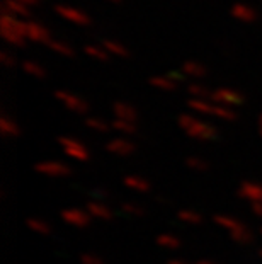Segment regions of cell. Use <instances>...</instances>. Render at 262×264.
<instances>
[{"label":"cell","mask_w":262,"mask_h":264,"mask_svg":"<svg viewBox=\"0 0 262 264\" xmlns=\"http://www.w3.org/2000/svg\"><path fill=\"white\" fill-rule=\"evenodd\" d=\"M57 12L60 16L63 17V19L70 21V23H75V24H89L90 23V17L85 14L84 11H80V9H75V7H68V6H57Z\"/></svg>","instance_id":"obj_1"},{"label":"cell","mask_w":262,"mask_h":264,"mask_svg":"<svg viewBox=\"0 0 262 264\" xmlns=\"http://www.w3.org/2000/svg\"><path fill=\"white\" fill-rule=\"evenodd\" d=\"M231 16L237 17L238 21H243V23H252L257 17V12L250 6H245V4H235L231 7Z\"/></svg>","instance_id":"obj_2"},{"label":"cell","mask_w":262,"mask_h":264,"mask_svg":"<svg viewBox=\"0 0 262 264\" xmlns=\"http://www.w3.org/2000/svg\"><path fill=\"white\" fill-rule=\"evenodd\" d=\"M26 38L33 41H48L50 33L36 23H26Z\"/></svg>","instance_id":"obj_3"},{"label":"cell","mask_w":262,"mask_h":264,"mask_svg":"<svg viewBox=\"0 0 262 264\" xmlns=\"http://www.w3.org/2000/svg\"><path fill=\"white\" fill-rule=\"evenodd\" d=\"M4 12L21 19V17L29 16V7L24 6V4H21V2H17V0H4Z\"/></svg>","instance_id":"obj_4"},{"label":"cell","mask_w":262,"mask_h":264,"mask_svg":"<svg viewBox=\"0 0 262 264\" xmlns=\"http://www.w3.org/2000/svg\"><path fill=\"white\" fill-rule=\"evenodd\" d=\"M104 46H106L107 50L113 51V53H118V55L124 53V48H121V46H119L118 43H114V41H106V43H104Z\"/></svg>","instance_id":"obj_5"},{"label":"cell","mask_w":262,"mask_h":264,"mask_svg":"<svg viewBox=\"0 0 262 264\" xmlns=\"http://www.w3.org/2000/svg\"><path fill=\"white\" fill-rule=\"evenodd\" d=\"M17 2H21V4H24V6H28V7H33V6H36L40 0H17Z\"/></svg>","instance_id":"obj_6"},{"label":"cell","mask_w":262,"mask_h":264,"mask_svg":"<svg viewBox=\"0 0 262 264\" xmlns=\"http://www.w3.org/2000/svg\"><path fill=\"white\" fill-rule=\"evenodd\" d=\"M107 2H114L116 4V2H119V0H107Z\"/></svg>","instance_id":"obj_7"}]
</instances>
